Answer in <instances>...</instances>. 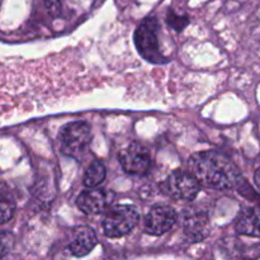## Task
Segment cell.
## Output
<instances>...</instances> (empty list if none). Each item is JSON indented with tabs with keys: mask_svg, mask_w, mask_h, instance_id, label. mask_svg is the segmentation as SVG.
I'll return each instance as SVG.
<instances>
[{
	"mask_svg": "<svg viewBox=\"0 0 260 260\" xmlns=\"http://www.w3.org/2000/svg\"><path fill=\"white\" fill-rule=\"evenodd\" d=\"M160 24L152 15L145 18L135 32V45L140 55L151 63L167 62V56L162 53L159 43Z\"/></svg>",
	"mask_w": 260,
	"mask_h": 260,
	"instance_id": "cell-2",
	"label": "cell"
},
{
	"mask_svg": "<svg viewBox=\"0 0 260 260\" xmlns=\"http://www.w3.org/2000/svg\"><path fill=\"white\" fill-rule=\"evenodd\" d=\"M14 244V238L9 231L0 230V259L5 258L10 253Z\"/></svg>",
	"mask_w": 260,
	"mask_h": 260,
	"instance_id": "cell-14",
	"label": "cell"
},
{
	"mask_svg": "<svg viewBox=\"0 0 260 260\" xmlns=\"http://www.w3.org/2000/svg\"><path fill=\"white\" fill-rule=\"evenodd\" d=\"M168 23L172 28H174L175 30L180 32V30L184 29L185 25L189 23V19L187 17H180V15H175L173 12H169L168 15Z\"/></svg>",
	"mask_w": 260,
	"mask_h": 260,
	"instance_id": "cell-15",
	"label": "cell"
},
{
	"mask_svg": "<svg viewBox=\"0 0 260 260\" xmlns=\"http://www.w3.org/2000/svg\"><path fill=\"white\" fill-rule=\"evenodd\" d=\"M118 157L124 172L129 174H145L149 172L151 165L149 150L136 141L129 142L124 149H122Z\"/></svg>",
	"mask_w": 260,
	"mask_h": 260,
	"instance_id": "cell-6",
	"label": "cell"
},
{
	"mask_svg": "<svg viewBox=\"0 0 260 260\" xmlns=\"http://www.w3.org/2000/svg\"><path fill=\"white\" fill-rule=\"evenodd\" d=\"M91 141L90 126L86 122L74 121L65 124L58 132L61 151L71 157H80Z\"/></svg>",
	"mask_w": 260,
	"mask_h": 260,
	"instance_id": "cell-4",
	"label": "cell"
},
{
	"mask_svg": "<svg viewBox=\"0 0 260 260\" xmlns=\"http://www.w3.org/2000/svg\"><path fill=\"white\" fill-rule=\"evenodd\" d=\"M98 244L95 231L89 226H79L71 234L69 249L70 253L76 258L85 256L93 250Z\"/></svg>",
	"mask_w": 260,
	"mask_h": 260,
	"instance_id": "cell-10",
	"label": "cell"
},
{
	"mask_svg": "<svg viewBox=\"0 0 260 260\" xmlns=\"http://www.w3.org/2000/svg\"><path fill=\"white\" fill-rule=\"evenodd\" d=\"M183 233L190 243L203 241L210 234V220L206 212L202 211H185L183 213Z\"/></svg>",
	"mask_w": 260,
	"mask_h": 260,
	"instance_id": "cell-9",
	"label": "cell"
},
{
	"mask_svg": "<svg viewBox=\"0 0 260 260\" xmlns=\"http://www.w3.org/2000/svg\"><path fill=\"white\" fill-rule=\"evenodd\" d=\"M188 165L198 183L211 189H231L241 182L240 172L236 165L226 155L216 150L192 155Z\"/></svg>",
	"mask_w": 260,
	"mask_h": 260,
	"instance_id": "cell-1",
	"label": "cell"
},
{
	"mask_svg": "<svg viewBox=\"0 0 260 260\" xmlns=\"http://www.w3.org/2000/svg\"><path fill=\"white\" fill-rule=\"evenodd\" d=\"M140 213L132 205H118L111 207L103 218V230L106 236L111 239L127 235L139 223Z\"/></svg>",
	"mask_w": 260,
	"mask_h": 260,
	"instance_id": "cell-3",
	"label": "cell"
},
{
	"mask_svg": "<svg viewBox=\"0 0 260 260\" xmlns=\"http://www.w3.org/2000/svg\"><path fill=\"white\" fill-rule=\"evenodd\" d=\"M161 192L174 200L192 201L200 193L201 184L190 172L174 170L160 184Z\"/></svg>",
	"mask_w": 260,
	"mask_h": 260,
	"instance_id": "cell-5",
	"label": "cell"
},
{
	"mask_svg": "<svg viewBox=\"0 0 260 260\" xmlns=\"http://www.w3.org/2000/svg\"><path fill=\"white\" fill-rule=\"evenodd\" d=\"M107 170L106 167L102 161L99 160H94L90 165L88 167V169L85 170V174H84V185L86 188H95L98 187L101 183H103V180L106 179Z\"/></svg>",
	"mask_w": 260,
	"mask_h": 260,
	"instance_id": "cell-13",
	"label": "cell"
},
{
	"mask_svg": "<svg viewBox=\"0 0 260 260\" xmlns=\"http://www.w3.org/2000/svg\"><path fill=\"white\" fill-rule=\"evenodd\" d=\"M238 234L260 238V207L244 208L235 221Z\"/></svg>",
	"mask_w": 260,
	"mask_h": 260,
	"instance_id": "cell-11",
	"label": "cell"
},
{
	"mask_svg": "<svg viewBox=\"0 0 260 260\" xmlns=\"http://www.w3.org/2000/svg\"><path fill=\"white\" fill-rule=\"evenodd\" d=\"M15 212V201L10 190L0 183V225L12 220Z\"/></svg>",
	"mask_w": 260,
	"mask_h": 260,
	"instance_id": "cell-12",
	"label": "cell"
},
{
	"mask_svg": "<svg viewBox=\"0 0 260 260\" xmlns=\"http://www.w3.org/2000/svg\"><path fill=\"white\" fill-rule=\"evenodd\" d=\"M254 180H255L256 187H258L260 189V168H259V169H256L255 174H254Z\"/></svg>",
	"mask_w": 260,
	"mask_h": 260,
	"instance_id": "cell-17",
	"label": "cell"
},
{
	"mask_svg": "<svg viewBox=\"0 0 260 260\" xmlns=\"http://www.w3.org/2000/svg\"><path fill=\"white\" fill-rule=\"evenodd\" d=\"M178 215L169 206H155L145 217V231L150 235H164L177 222Z\"/></svg>",
	"mask_w": 260,
	"mask_h": 260,
	"instance_id": "cell-7",
	"label": "cell"
},
{
	"mask_svg": "<svg viewBox=\"0 0 260 260\" xmlns=\"http://www.w3.org/2000/svg\"><path fill=\"white\" fill-rule=\"evenodd\" d=\"M45 7L51 17H57L61 12V0H43Z\"/></svg>",
	"mask_w": 260,
	"mask_h": 260,
	"instance_id": "cell-16",
	"label": "cell"
},
{
	"mask_svg": "<svg viewBox=\"0 0 260 260\" xmlns=\"http://www.w3.org/2000/svg\"><path fill=\"white\" fill-rule=\"evenodd\" d=\"M114 193L107 189H90L84 190L76 200L79 210L86 215H98L111 206L113 202Z\"/></svg>",
	"mask_w": 260,
	"mask_h": 260,
	"instance_id": "cell-8",
	"label": "cell"
}]
</instances>
